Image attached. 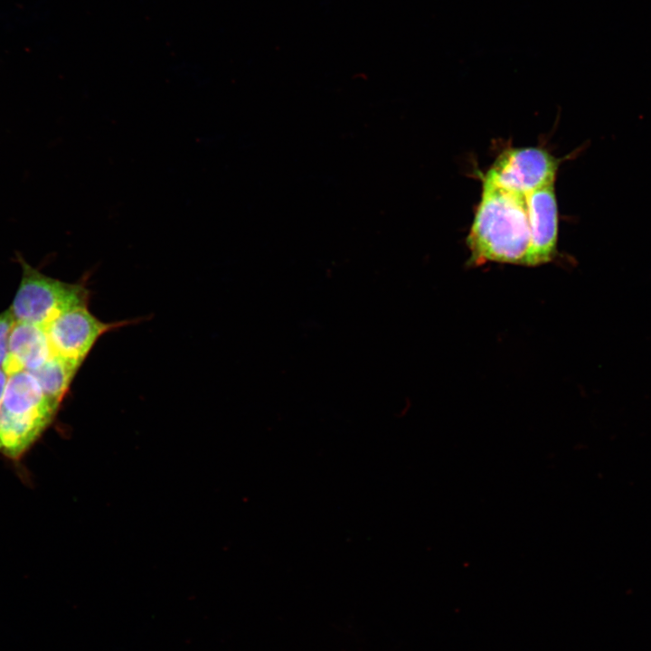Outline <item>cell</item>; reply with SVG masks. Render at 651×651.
I'll use <instances>...</instances> for the list:
<instances>
[{
	"mask_svg": "<svg viewBox=\"0 0 651 651\" xmlns=\"http://www.w3.org/2000/svg\"><path fill=\"white\" fill-rule=\"evenodd\" d=\"M530 193L483 183L467 240L471 265L493 261L525 266L532 246Z\"/></svg>",
	"mask_w": 651,
	"mask_h": 651,
	"instance_id": "6da1fadb",
	"label": "cell"
},
{
	"mask_svg": "<svg viewBox=\"0 0 651 651\" xmlns=\"http://www.w3.org/2000/svg\"><path fill=\"white\" fill-rule=\"evenodd\" d=\"M56 411L31 373L9 374L0 403V453L12 459L20 458L48 427Z\"/></svg>",
	"mask_w": 651,
	"mask_h": 651,
	"instance_id": "7a4b0ae2",
	"label": "cell"
},
{
	"mask_svg": "<svg viewBox=\"0 0 651 651\" xmlns=\"http://www.w3.org/2000/svg\"><path fill=\"white\" fill-rule=\"evenodd\" d=\"M22 279L10 310L17 322L45 327L61 313L88 304L89 291L83 284L50 278L22 261Z\"/></svg>",
	"mask_w": 651,
	"mask_h": 651,
	"instance_id": "3957f363",
	"label": "cell"
},
{
	"mask_svg": "<svg viewBox=\"0 0 651 651\" xmlns=\"http://www.w3.org/2000/svg\"><path fill=\"white\" fill-rule=\"evenodd\" d=\"M129 323H105L82 305L61 313L44 328L53 354L80 367L102 335Z\"/></svg>",
	"mask_w": 651,
	"mask_h": 651,
	"instance_id": "277c9868",
	"label": "cell"
},
{
	"mask_svg": "<svg viewBox=\"0 0 651 651\" xmlns=\"http://www.w3.org/2000/svg\"><path fill=\"white\" fill-rule=\"evenodd\" d=\"M558 161L537 147L513 148L501 154L483 183L499 188L528 192L555 180Z\"/></svg>",
	"mask_w": 651,
	"mask_h": 651,
	"instance_id": "5b68a950",
	"label": "cell"
},
{
	"mask_svg": "<svg viewBox=\"0 0 651 651\" xmlns=\"http://www.w3.org/2000/svg\"><path fill=\"white\" fill-rule=\"evenodd\" d=\"M532 246L525 266H540L556 255L558 209L554 181L531 191L529 195Z\"/></svg>",
	"mask_w": 651,
	"mask_h": 651,
	"instance_id": "8992f818",
	"label": "cell"
},
{
	"mask_svg": "<svg viewBox=\"0 0 651 651\" xmlns=\"http://www.w3.org/2000/svg\"><path fill=\"white\" fill-rule=\"evenodd\" d=\"M52 355L44 327L15 321L11 330L8 356L3 370L7 375L18 371L32 372Z\"/></svg>",
	"mask_w": 651,
	"mask_h": 651,
	"instance_id": "52a82bcc",
	"label": "cell"
},
{
	"mask_svg": "<svg viewBox=\"0 0 651 651\" xmlns=\"http://www.w3.org/2000/svg\"><path fill=\"white\" fill-rule=\"evenodd\" d=\"M78 369V365L53 354L42 366L29 373L36 379L52 404L58 409Z\"/></svg>",
	"mask_w": 651,
	"mask_h": 651,
	"instance_id": "ba28073f",
	"label": "cell"
},
{
	"mask_svg": "<svg viewBox=\"0 0 651 651\" xmlns=\"http://www.w3.org/2000/svg\"><path fill=\"white\" fill-rule=\"evenodd\" d=\"M14 323L10 308L0 313V369L4 368L8 356L9 337Z\"/></svg>",
	"mask_w": 651,
	"mask_h": 651,
	"instance_id": "9c48e42d",
	"label": "cell"
},
{
	"mask_svg": "<svg viewBox=\"0 0 651 651\" xmlns=\"http://www.w3.org/2000/svg\"><path fill=\"white\" fill-rule=\"evenodd\" d=\"M7 378H8L7 373L3 369H0V403L3 399Z\"/></svg>",
	"mask_w": 651,
	"mask_h": 651,
	"instance_id": "30bf717a",
	"label": "cell"
}]
</instances>
